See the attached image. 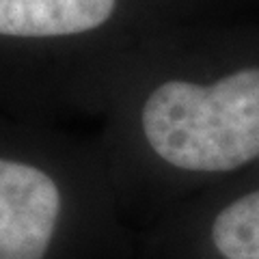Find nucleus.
<instances>
[{
    "mask_svg": "<svg viewBox=\"0 0 259 259\" xmlns=\"http://www.w3.org/2000/svg\"><path fill=\"white\" fill-rule=\"evenodd\" d=\"M127 214L164 209L259 168V56L160 74L121 95L100 139Z\"/></svg>",
    "mask_w": 259,
    "mask_h": 259,
    "instance_id": "1",
    "label": "nucleus"
},
{
    "mask_svg": "<svg viewBox=\"0 0 259 259\" xmlns=\"http://www.w3.org/2000/svg\"><path fill=\"white\" fill-rule=\"evenodd\" d=\"M104 151L82 162L39 136L0 130V259H67L78 233L132 248Z\"/></svg>",
    "mask_w": 259,
    "mask_h": 259,
    "instance_id": "2",
    "label": "nucleus"
},
{
    "mask_svg": "<svg viewBox=\"0 0 259 259\" xmlns=\"http://www.w3.org/2000/svg\"><path fill=\"white\" fill-rule=\"evenodd\" d=\"M145 259H259V168L145 223Z\"/></svg>",
    "mask_w": 259,
    "mask_h": 259,
    "instance_id": "3",
    "label": "nucleus"
},
{
    "mask_svg": "<svg viewBox=\"0 0 259 259\" xmlns=\"http://www.w3.org/2000/svg\"><path fill=\"white\" fill-rule=\"evenodd\" d=\"M119 0H0V37L65 39L95 32L115 18Z\"/></svg>",
    "mask_w": 259,
    "mask_h": 259,
    "instance_id": "4",
    "label": "nucleus"
}]
</instances>
